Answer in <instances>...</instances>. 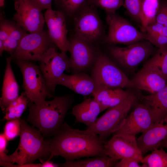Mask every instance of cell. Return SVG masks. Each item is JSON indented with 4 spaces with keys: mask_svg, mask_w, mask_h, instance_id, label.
<instances>
[{
    "mask_svg": "<svg viewBox=\"0 0 167 167\" xmlns=\"http://www.w3.org/2000/svg\"><path fill=\"white\" fill-rule=\"evenodd\" d=\"M46 140L50 155L47 161L60 156L66 161L83 157L107 156L104 145L106 140L97 135L87 134L64 122L59 131Z\"/></svg>",
    "mask_w": 167,
    "mask_h": 167,
    "instance_id": "1",
    "label": "cell"
},
{
    "mask_svg": "<svg viewBox=\"0 0 167 167\" xmlns=\"http://www.w3.org/2000/svg\"><path fill=\"white\" fill-rule=\"evenodd\" d=\"M74 102L73 96L70 95L55 96L40 105L30 101L27 121L38 129L45 138H51L61 129Z\"/></svg>",
    "mask_w": 167,
    "mask_h": 167,
    "instance_id": "2",
    "label": "cell"
},
{
    "mask_svg": "<svg viewBox=\"0 0 167 167\" xmlns=\"http://www.w3.org/2000/svg\"><path fill=\"white\" fill-rule=\"evenodd\" d=\"M21 132L18 147L11 155L5 154L0 157V161L8 162L7 167H21L33 163L37 159L48 157L50 146L41 132L31 126L20 118Z\"/></svg>",
    "mask_w": 167,
    "mask_h": 167,
    "instance_id": "3",
    "label": "cell"
},
{
    "mask_svg": "<svg viewBox=\"0 0 167 167\" xmlns=\"http://www.w3.org/2000/svg\"><path fill=\"white\" fill-rule=\"evenodd\" d=\"M142 95L132 92L126 100L118 105L109 108L97 118L92 126L83 131L86 134L97 135L106 140L123 124L132 107L141 100Z\"/></svg>",
    "mask_w": 167,
    "mask_h": 167,
    "instance_id": "4",
    "label": "cell"
},
{
    "mask_svg": "<svg viewBox=\"0 0 167 167\" xmlns=\"http://www.w3.org/2000/svg\"><path fill=\"white\" fill-rule=\"evenodd\" d=\"M91 71V76L96 84V90L105 88H135L131 79L100 49Z\"/></svg>",
    "mask_w": 167,
    "mask_h": 167,
    "instance_id": "5",
    "label": "cell"
},
{
    "mask_svg": "<svg viewBox=\"0 0 167 167\" xmlns=\"http://www.w3.org/2000/svg\"><path fill=\"white\" fill-rule=\"evenodd\" d=\"M96 8L87 3L73 17L74 34L95 44L103 42L106 35Z\"/></svg>",
    "mask_w": 167,
    "mask_h": 167,
    "instance_id": "6",
    "label": "cell"
},
{
    "mask_svg": "<svg viewBox=\"0 0 167 167\" xmlns=\"http://www.w3.org/2000/svg\"><path fill=\"white\" fill-rule=\"evenodd\" d=\"M108 50L112 60L118 66L131 71L157 50L149 41L144 40L126 47L111 46Z\"/></svg>",
    "mask_w": 167,
    "mask_h": 167,
    "instance_id": "7",
    "label": "cell"
},
{
    "mask_svg": "<svg viewBox=\"0 0 167 167\" xmlns=\"http://www.w3.org/2000/svg\"><path fill=\"white\" fill-rule=\"evenodd\" d=\"M22 73L24 92L31 102L40 105L52 95L48 91L46 83L39 66L29 61L14 60Z\"/></svg>",
    "mask_w": 167,
    "mask_h": 167,
    "instance_id": "8",
    "label": "cell"
},
{
    "mask_svg": "<svg viewBox=\"0 0 167 167\" xmlns=\"http://www.w3.org/2000/svg\"><path fill=\"white\" fill-rule=\"evenodd\" d=\"M55 46L46 30L27 33L20 41L16 51L10 56L12 60L40 62L49 49Z\"/></svg>",
    "mask_w": 167,
    "mask_h": 167,
    "instance_id": "9",
    "label": "cell"
},
{
    "mask_svg": "<svg viewBox=\"0 0 167 167\" xmlns=\"http://www.w3.org/2000/svg\"><path fill=\"white\" fill-rule=\"evenodd\" d=\"M106 14L108 31L103 43L128 45L145 40V33L138 30L126 19L115 13Z\"/></svg>",
    "mask_w": 167,
    "mask_h": 167,
    "instance_id": "10",
    "label": "cell"
},
{
    "mask_svg": "<svg viewBox=\"0 0 167 167\" xmlns=\"http://www.w3.org/2000/svg\"><path fill=\"white\" fill-rule=\"evenodd\" d=\"M68 40V51L70 53L73 74L91 71L96 59L99 50L95 44L87 41L75 34Z\"/></svg>",
    "mask_w": 167,
    "mask_h": 167,
    "instance_id": "11",
    "label": "cell"
},
{
    "mask_svg": "<svg viewBox=\"0 0 167 167\" xmlns=\"http://www.w3.org/2000/svg\"><path fill=\"white\" fill-rule=\"evenodd\" d=\"M39 68L45 79L47 90L52 95L59 78L65 71H71L70 58L66 52H58L55 47L48 50L40 62Z\"/></svg>",
    "mask_w": 167,
    "mask_h": 167,
    "instance_id": "12",
    "label": "cell"
},
{
    "mask_svg": "<svg viewBox=\"0 0 167 167\" xmlns=\"http://www.w3.org/2000/svg\"><path fill=\"white\" fill-rule=\"evenodd\" d=\"M15 6L16 12L12 18L13 21L30 33L44 30V15L33 0H16Z\"/></svg>",
    "mask_w": 167,
    "mask_h": 167,
    "instance_id": "13",
    "label": "cell"
},
{
    "mask_svg": "<svg viewBox=\"0 0 167 167\" xmlns=\"http://www.w3.org/2000/svg\"><path fill=\"white\" fill-rule=\"evenodd\" d=\"M104 147L107 156L118 161L132 158L141 162L143 158L135 136L114 135L110 139L105 142Z\"/></svg>",
    "mask_w": 167,
    "mask_h": 167,
    "instance_id": "14",
    "label": "cell"
},
{
    "mask_svg": "<svg viewBox=\"0 0 167 167\" xmlns=\"http://www.w3.org/2000/svg\"><path fill=\"white\" fill-rule=\"evenodd\" d=\"M135 88L153 94L163 88L167 78L150 59L131 79Z\"/></svg>",
    "mask_w": 167,
    "mask_h": 167,
    "instance_id": "15",
    "label": "cell"
},
{
    "mask_svg": "<svg viewBox=\"0 0 167 167\" xmlns=\"http://www.w3.org/2000/svg\"><path fill=\"white\" fill-rule=\"evenodd\" d=\"M137 102L134 109L127 116L123 125L113 135L121 134L135 136L143 133L155 123L147 108Z\"/></svg>",
    "mask_w": 167,
    "mask_h": 167,
    "instance_id": "16",
    "label": "cell"
},
{
    "mask_svg": "<svg viewBox=\"0 0 167 167\" xmlns=\"http://www.w3.org/2000/svg\"><path fill=\"white\" fill-rule=\"evenodd\" d=\"M44 15L51 40L61 51L66 52L68 51V40L65 15L60 11L51 8L47 10Z\"/></svg>",
    "mask_w": 167,
    "mask_h": 167,
    "instance_id": "17",
    "label": "cell"
},
{
    "mask_svg": "<svg viewBox=\"0 0 167 167\" xmlns=\"http://www.w3.org/2000/svg\"><path fill=\"white\" fill-rule=\"evenodd\" d=\"M57 84L65 86L75 93L84 96L92 95L97 90L94 80L91 76L85 72L71 75L64 73L58 79Z\"/></svg>",
    "mask_w": 167,
    "mask_h": 167,
    "instance_id": "18",
    "label": "cell"
},
{
    "mask_svg": "<svg viewBox=\"0 0 167 167\" xmlns=\"http://www.w3.org/2000/svg\"><path fill=\"white\" fill-rule=\"evenodd\" d=\"M140 101L149 111L155 123L167 121V84L157 92L142 95Z\"/></svg>",
    "mask_w": 167,
    "mask_h": 167,
    "instance_id": "19",
    "label": "cell"
},
{
    "mask_svg": "<svg viewBox=\"0 0 167 167\" xmlns=\"http://www.w3.org/2000/svg\"><path fill=\"white\" fill-rule=\"evenodd\" d=\"M167 137V121L154 123L142 133L137 142L142 154H144L160 148L161 143Z\"/></svg>",
    "mask_w": 167,
    "mask_h": 167,
    "instance_id": "20",
    "label": "cell"
},
{
    "mask_svg": "<svg viewBox=\"0 0 167 167\" xmlns=\"http://www.w3.org/2000/svg\"><path fill=\"white\" fill-rule=\"evenodd\" d=\"M102 112L100 104L94 97L85 98L73 107L71 114L75 117V123H83L88 128L93 124Z\"/></svg>",
    "mask_w": 167,
    "mask_h": 167,
    "instance_id": "21",
    "label": "cell"
},
{
    "mask_svg": "<svg viewBox=\"0 0 167 167\" xmlns=\"http://www.w3.org/2000/svg\"><path fill=\"white\" fill-rule=\"evenodd\" d=\"M11 56L6 58V66L3 78L0 105L3 112L19 96V88L14 75L11 65Z\"/></svg>",
    "mask_w": 167,
    "mask_h": 167,
    "instance_id": "22",
    "label": "cell"
},
{
    "mask_svg": "<svg viewBox=\"0 0 167 167\" xmlns=\"http://www.w3.org/2000/svg\"><path fill=\"white\" fill-rule=\"evenodd\" d=\"M118 161L107 156L93 157L77 160L66 161L62 166L65 167H112Z\"/></svg>",
    "mask_w": 167,
    "mask_h": 167,
    "instance_id": "23",
    "label": "cell"
},
{
    "mask_svg": "<svg viewBox=\"0 0 167 167\" xmlns=\"http://www.w3.org/2000/svg\"><path fill=\"white\" fill-rule=\"evenodd\" d=\"M160 2L159 0H142L140 16L142 32L145 33L147 27L155 22Z\"/></svg>",
    "mask_w": 167,
    "mask_h": 167,
    "instance_id": "24",
    "label": "cell"
},
{
    "mask_svg": "<svg viewBox=\"0 0 167 167\" xmlns=\"http://www.w3.org/2000/svg\"><path fill=\"white\" fill-rule=\"evenodd\" d=\"M29 100L24 92L12 102L5 109L3 119L7 121L19 119L28 106Z\"/></svg>",
    "mask_w": 167,
    "mask_h": 167,
    "instance_id": "25",
    "label": "cell"
},
{
    "mask_svg": "<svg viewBox=\"0 0 167 167\" xmlns=\"http://www.w3.org/2000/svg\"><path fill=\"white\" fill-rule=\"evenodd\" d=\"M143 157L141 163L143 167H167V153L160 148Z\"/></svg>",
    "mask_w": 167,
    "mask_h": 167,
    "instance_id": "26",
    "label": "cell"
},
{
    "mask_svg": "<svg viewBox=\"0 0 167 167\" xmlns=\"http://www.w3.org/2000/svg\"><path fill=\"white\" fill-rule=\"evenodd\" d=\"M58 10L66 16L74 17L87 3V0H54Z\"/></svg>",
    "mask_w": 167,
    "mask_h": 167,
    "instance_id": "27",
    "label": "cell"
},
{
    "mask_svg": "<svg viewBox=\"0 0 167 167\" xmlns=\"http://www.w3.org/2000/svg\"><path fill=\"white\" fill-rule=\"evenodd\" d=\"M132 92L119 88L116 93L99 104L102 112L119 104L127 98Z\"/></svg>",
    "mask_w": 167,
    "mask_h": 167,
    "instance_id": "28",
    "label": "cell"
},
{
    "mask_svg": "<svg viewBox=\"0 0 167 167\" xmlns=\"http://www.w3.org/2000/svg\"><path fill=\"white\" fill-rule=\"evenodd\" d=\"M88 4L104 10L106 13H115L123 6L124 0H87Z\"/></svg>",
    "mask_w": 167,
    "mask_h": 167,
    "instance_id": "29",
    "label": "cell"
},
{
    "mask_svg": "<svg viewBox=\"0 0 167 167\" xmlns=\"http://www.w3.org/2000/svg\"><path fill=\"white\" fill-rule=\"evenodd\" d=\"M150 59L167 78V45L158 48Z\"/></svg>",
    "mask_w": 167,
    "mask_h": 167,
    "instance_id": "30",
    "label": "cell"
},
{
    "mask_svg": "<svg viewBox=\"0 0 167 167\" xmlns=\"http://www.w3.org/2000/svg\"><path fill=\"white\" fill-rule=\"evenodd\" d=\"M142 0H124L123 6L128 14L134 20L140 23V12Z\"/></svg>",
    "mask_w": 167,
    "mask_h": 167,
    "instance_id": "31",
    "label": "cell"
},
{
    "mask_svg": "<svg viewBox=\"0 0 167 167\" xmlns=\"http://www.w3.org/2000/svg\"><path fill=\"white\" fill-rule=\"evenodd\" d=\"M20 132L21 124L19 118L8 121L6 123L3 133L8 141L12 140L20 135Z\"/></svg>",
    "mask_w": 167,
    "mask_h": 167,
    "instance_id": "32",
    "label": "cell"
},
{
    "mask_svg": "<svg viewBox=\"0 0 167 167\" xmlns=\"http://www.w3.org/2000/svg\"><path fill=\"white\" fill-rule=\"evenodd\" d=\"M13 21H10L3 15L0 16V40L4 41L8 37L12 28Z\"/></svg>",
    "mask_w": 167,
    "mask_h": 167,
    "instance_id": "33",
    "label": "cell"
},
{
    "mask_svg": "<svg viewBox=\"0 0 167 167\" xmlns=\"http://www.w3.org/2000/svg\"><path fill=\"white\" fill-rule=\"evenodd\" d=\"M145 39L158 48L167 45V37L153 33L146 32Z\"/></svg>",
    "mask_w": 167,
    "mask_h": 167,
    "instance_id": "34",
    "label": "cell"
},
{
    "mask_svg": "<svg viewBox=\"0 0 167 167\" xmlns=\"http://www.w3.org/2000/svg\"><path fill=\"white\" fill-rule=\"evenodd\" d=\"M155 21L167 27V0H162L160 2Z\"/></svg>",
    "mask_w": 167,
    "mask_h": 167,
    "instance_id": "35",
    "label": "cell"
},
{
    "mask_svg": "<svg viewBox=\"0 0 167 167\" xmlns=\"http://www.w3.org/2000/svg\"><path fill=\"white\" fill-rule=\"evenodd\" d=\"M146 32L153 33L167 37V27L155 21L147 27Z\"/></svg>",
    "mask_w": 167,
    "mask_h": 167,
    "instance_id": "36",
    "label": "cell"
},
{
    "mask_svg": "<svg viewBox=\"0 0 167 167\" xmlns=\"http://www.w3.org/2000/svg\"><path fill=\"white\" fill-rule=\"evenodd\" d=\"M138 160L132 158H124L118 161L115 164V167H140Z\"/></svg>",
    "mask_w": 167,
    "mask_h": 167,
    "instance_id": "37",
    "label": "cell"
},
{
    "mask_svg": "<svg viewBox=\"0 0 167 167\" xmlns=\"http://www.w3.org/2000/svg\"><path fill=\"white\" fill-rule=\"evenodd\" d=\"M8 140L3 133L0 134V157L6 154V147Z\"/></svg>",
    "mask_w": 167,
    "mask_h": 167,
    "instance_id": "38",
    "label": "cell"
},
{
    "mask_svg": "<svg viewBox=\"0 0 167 167\" xmlns=\"http://www.w3.org/2000/svg\"><path fill=\"white\" fill-rule=\"evenodd\" d=\"M42 11L52 8V3L54 0H33Z\"/></svg>",
    "mask_w": 167,
    "mask_h": 167,
    "instance_id": "39",
    "label": "cell"
},
{
    "mask_svg": "<svg viewBox=\"0 0 167 167\" xmlns=\"http://www.w3.org/2000/svg\"><path fill=\"white\" fill-rule=\"evenodd\" d=\"M42 163L41 167H56L59 166V165L54 163L50 161H42V160H40Z\"/></svg>",
    "mask_w": 167,
    "mask_h": 167,
    "instance_id": "40",
    "label": "cell"
},
{
    "mask_svg": "<svg viewBox=\"0 0 167 167\" xmlns=\"http://www.w3.org/2000/svg\"><path fill=\"white\" fill-rule=\"evenodd\" d=\"M4 51L3 41L0 40V55L2 56L3 52Z\"/></svg>",
    "mask_w": 167,
    "mask_h": 167,
    "instance_id": "41",
    "label": "cell"
},
{
    "mask_svg": "<svg viewBox=\"0 0 167 167\" xmlns=\"http://www.w3.org/2000/svg\"><path fill=\"white\" fill-rule=\"evenodd\" d=\"M160 148H165L167 149V137L161 143Z\"/></svg>",
    "mask_w": 167,
    "mask_h": 167,
    "instance_id": "42",
    "label": "cell"
},
{
    "mask_svg": "<svg viewBox=\"0 0 167 167\" xmlns=\"http://www.w3.org/2000/svg\"><path fill=\"white\" fill-rule=\"evenodd\" d=\"M5 4V0H0V6L1 7H3Z\"/></svg>",
    "mask_w": 167,
    "mask_h": 167,
    "instance_id": "43",
    "label": "cell"
},
{
    "mask_svg": "<svg viewBox=\"0 0 167 167\" xmlns=\"http://www.w3.org/2000/svg\"></svg>",
    "mask_w": 167,
    "mask_h": 167,
    "instance_id": "44",
    "label": "cell"
}]
</instances>
